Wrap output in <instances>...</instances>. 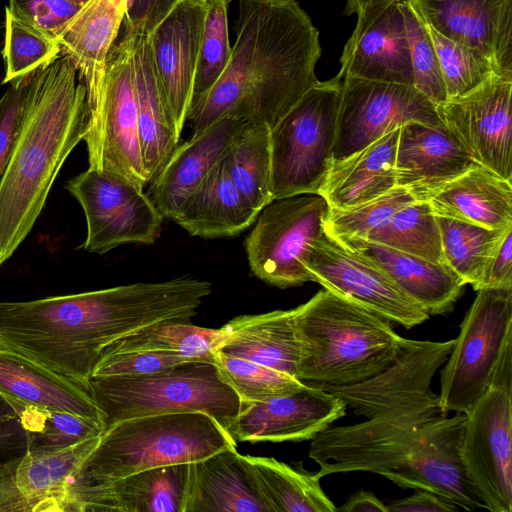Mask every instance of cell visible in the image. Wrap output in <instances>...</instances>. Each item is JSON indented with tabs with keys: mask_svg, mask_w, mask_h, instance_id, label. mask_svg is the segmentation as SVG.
Masks as SVG:
<instances>
[{
	"mask_svg": "<svg viewBox=\"0 0 512 512\" xmlns=\"http://www.w3.org/2000/svg\"><path fill=\"white\" fill-rule=\"evenodd\" d=\"M454 339H407L395 362L367 380L319 387L338 396L366 420L330 425L312 439L316 475L369 472L404 489L430 491L462 509L484 505L464 470L460 444L466 415L449 417L431 388Z\"/></svg>",
	"mask_w": 512,
	"mask_h": 512,
	"instance_id": "1",
	"label": "cell"
},
{
	"mask_svg": "<svg viewBox=\"0 0 512 512\" xmlns=\"http://www.w3.org/2000/svg\"><path fill=\"white\" fill-rule=\"evenodd\" d=\"M212 293L183 276L24 302H0V345L88 389L102 351L166 320H189Z\"/></svg>",
	"mask_w": 512,
	"mask_h": 512,
	"instance_id": "2",
	"label": "cell"
},
{
	"mask_svg": "<svg viewBox=\"0 0 512 512\" xmlns=\"http://www.w3.org/2000/svg\"><path fill=\"white\" fill-rule=\"evenodd\" d=\"M235 32L226 69L190 107L191 137L225 117L272 129L319 82V31L296 0H240Z\"/></svg>",
	"mask_w": 512,
	"mask_h": 512,
	"instance_id": "3",
	"label": "cell"
},
{
	"mask_svg": "<svg viewBox=\"0 0 512 512\" xmlns=\"http://www.w3.org/2000/svg\"><path fill=\"white\" fill-rule=\"evenodd\" d=\"M61 54L34 71L22 127L0 180V267L28 236L66 158L83 141L86 89Z\"/></svg>",
	"mask_w": 512,
	"mask_h": 512,
	"instance_id": "4",
	"label": "cell"
},
{
	"mask_svg": "<svg viewBox=\"0 0 512 512\" xmlns=\"http://www.w3.org/2000/svg\"><path fill=\"white\" fill-rule=\"evenodd\" d=\"M296 378L317 387L357 384L390 367L407 342L391 322L326 289L292 309Z\"/></svg>",
	"mask_w": 512,
	"mask_h": 512,
	"instance_id": "5",
	"label": "cell"
},
{
	"mask_svg": "<svg viewBox=\"0 0 512 512\" xmlns=\"http://www.w3.org/2000/svg\"><path fill=\"white\" fill-rule=\"evenodd\" d=\"M237 442L203 412L147 415L106 428L74 485L118 479L146 469L194 463Z\"/></svg>",
	"mask_w": 512,
	"mask_h": 512,
	"instance_id": "6",
	"label": "cell"
},
{
	"mask_svg": "<svg viewBox=\"0 0 512 512\" xmlns=\"http://www.w3.org/2000/svg\"><path fill=\"white\" fill-rule=\"evenodd\" d=\"M88 390L103 413L104 428L130 418L203 412L227 432L241 399L209 361H187L142 376L92 377Z\"/></svg>",
	"mask_w": 512,
	"mask_h": 512,
	"instance_id": "7",
	"label": "cell"
},
{
	"mask_svg": "<svg viewBox=\"0 0 512 512\" xmlns=\"http://www.w3.org/2000/svg\"><path fill=\"white\" fill-rule=\"evenodd\" d=\"M491 387L512 391V289L477 290L440 372L441 409L466 414Z\"/></svg>",
	"mask_w": 512,
	"mask_h": 512,
	"instance_id": "8",
	"label": "cell"
},
{
	"mask_svg": "<svg viewBox=\"0 0 512 512\" xmlns=\"http://www.w3.org/2000/svg\"><path fill=\"white\" fill-rule=\"evenodd\" d=\"M341 79L319 81L271 129L273 200L318 194L332 163Z\"/></svg>",
	"mask_w": 512,
	"mask_h": 512,
	"instance_id": "9",
	"label": "cell"
},
{
	"mask_svg": "<svg viewBox=\"0 0 512 512\" xmlns=\"http://www.w3.org/2000/svg\"><path fill=\"white\" fill-rule=\"evenodd\" d=\"M86 106L88 168L144 188L150 181L139 144L131 36L123 35L110 49L101 90Z\"/></svg>",
	"mask_w": 512,
	"mask_h": 512,
	"instance_id": "10",
	"label": "cell"
},
{
	"mask_svg": "<svg viewBox=\"0 0 512 512\" xmlns=\"http://www.w3.org/2000/svg\"><path fill=\"white\" fill-rule=\"evenodd\" d=\"M329 211L318 194L272 200L260 211L245 240L251 272L281 289L313 281L304 260L309 247L325 231Z\"/></svg>",
	"mask_w": 512,
	"mask_h": 512,
	"instance_id": "11",
	"label": "cell"
},
{
	"mask_svg": "<svg viewBox=\"0 0 512 512\" xmlns=\"http://www.w3.org/2000/svg\"><path fill=\"white\" fill-rule=\"evenodd\" d=\"M65 188L84 211L85 251L105 254L123 244H153L158 239L164 216L134 183L88 168L69 179Z\"/></svg>",
	"mask_w": 512,
	"mask_h": 512,
	"instance_id": "12",
	"label": "cell"
},
{
	"mask_svg": "<svg viewBox=\"0 0 512 512\" xmlns=\"http://www.w3.org/2000/svg\"><path fill=\"white\" fill-rule=\"evenodd\" d=\"M341 81L332 161L350 156L409 122L443 124L436 105L415 86L353 77Z\"/></svg>",
	"mask_w": 512,
	"mask_h": 512,
	"instance_id": "13",
	"label": "cell"
},
{
	"mask_svg": "<svg viewBox=\"0 0 512 512\" xmlns=\"http://www.w3.org/2000/svg\"><path fill=\"white\" fill-rule=\"evenodd\" d=\"M314 282L406 329L429 315L369 259L326 231L309 247L304 260Z\"/></svg>",
	"mask_w": 512,
	"mask_h": 512,
	"instance_id": "14",
	"label": "cell"
},
{
	"mask_svg": "<svg viewBox=\"0 0 512 512\" xmlns=\"http://www.w3.org/2000/svg\"><path fill=\"white\" fill-rule=\"evenodd\" d=\"M511 392L489 388L465 414L461 437L464 470L491 512L512 511Z\"/></svg>",
	"mask_w": 512,
	"mask_h": 512,
	"instance_id": "15",
	"label": "cell"
},
{
	"mask_svg": "<svg viewBox=\"0 0 512 512\" xmlns=\"http://www.w3.org/2000/svg\"><path fill=\"white\" fill-rule=\"evenodd\" d=\"M512 74H494L472 92L436 106L470 158L512 180Z\"/></svg>",
	"mask_w": 512,
	"mask_h": 512,
	"instance_id": "16",
	"label": "cell"
},
{
	"mask_svg": "<svg viewBox=\"0 0 512 512\" xmlns=\"http://www.w3.org/2000/svg\"><path fill=\"white\" fill-rule=\"evenodd\" d=\"M99 439L0 462V512H80L73 486Z\"/></svg>",
	"mask_w": 512,
	"mask_h": 512,
	"instance_id": "17",
	"label": "cell"
},
{
	"mask_svg": "<svg viewBox=\"0 0 512 512\" xmlns=\"http://www.w3.org/2000/svg\"><path fill=\"white\" fill-rule=\"evenodd\" d=\"M355 28L343 47L336 75L414 86L401 0H359Z\"/></svg>",
	"mask_w": 512,
	"mask_h": 512,
	"instance_id": "18",
	"label": "cell"
},
{
	"mask_svg": "<svg viewBox=\"0 0 512 512\" xmlns=\"http://www.w3.org/2000/svg\"><path fill=\"white\" fill-rule=\"evenodd\" d=\"M336 395L304 384L298 390L266 401L241 402V409L227 433L235 442H301L347 414Z\"/></svg>",
	"mask_w": 512,
	"mask_h": 512,
	"instance_id": "19",
	"label": "cell"
},
{
	"mask_svg": "<svg viewBox=\"0 0 512 512\" xmlns=\"http://www.w3.org/2000/svg\"><path fill=\"white\" fill-rule=\"evenodd\" d=\"M205 0H180L148 35L155 72L181 135L193 98Z\"/></svg>",
	"mask_w": 512,
	"mask_h": 512,
	"instance_id": "20",
	"label": "cell"
},
{
	"mask_svg": "<svg viewBox=\"0 0 512 512\" xmlns=\"http://www.w3.org/2000/svg\"><path fill=\"white\" fill-rule=\"evenodd\" d=\"M426 24L512 74V0H410Z\"/></svg>",
	"mask_w": 512,
	"mask_h": 512,
	"instance_id": "21",
	"label": "cell"
},
{
	"mask_svg": "<svg viewBox=\"0 0 512 512\" xmlns=\"http://www.w3.org/2000/svg\"><path fill=\"white\" fill-rule=\"evenodd\" d=\"M445 124L409 122L400 127L396 186L420 201H428L452 180L475 166Z\"/></svg>",
	"mask_w": 512,
	"mask_h": 512,
	"instance_id": "22",
	"label": "cell"
},
{
	"mask_svg": "<svg viewBox=\"0 0 512 512\" xmlns=\"http://www.w3.org/2000/svg\"><path fill=\"white\" fill-rule=\"evenodd\" d=\"M191 464V463H190ZM190 464L73 486L80 512H184Z\"/></svg>",
	"mask_w": 512,
	"mask_h": 512,
	"instance_id": "23",
	"label": "cell"
},
{
	"mask_svg": "<svg viewBox=\"0 0 512 512\" xmlns=\"http://www.w3.org/2000/svg\"><path fill=\"white\" fill-rule=\"evenodd\" d=\"M244 122L225 117L172 151L151 181L150 198L160 213L174 220L185 200L222 159Z\"/></svg>",
	"mask_w": 512,
	"mask_h": 512,
	"instance_id": "24",
	"label": "cell"
},
{
	"mask_svg": "<svg viewBox=\"0 0 512 512\" xmlns=\"http://www.w3.org/2000/svg\"><path fill=\"white\" fill-rule=\"evenodd\" d=\"M184 512H272L236 447L190 464Z\"/></svg>",
	"mask_w": 512,
	"mask_h": 512,
	"instance_id": "25",
	"label": "cell"
},
{
	"mask_svg": "<svg viewBox=\"0 0 512 512\" xmlns=\"http://www.w3.org/2000/svg\"><path fill=\"white\" fill-rule=\"evenodd\" d=\"M0 396L7 403L70 413L104 425L103 413L87 388L1 345Z\"/></svg>",
	"mask_w": 512,
	"mask_h": 512,
	"instance_id": "26",
	"label": "cell"
},
{
	"mask_svg": "<svg viewBox=\"0 0 512 512\" xmlns=\"http://www.w3.org/2000/svg\"><path fill=\"white\" fill-rule=\"evenodd\" d=\"M342 243L377 265L429 316L452 311L466 285L446 264H436L364 239Z\"/></svg>",
	"mask_w": 512,
	"mask_h": 512,
	"instance_id": "27",
	"label": "cell"
},
{
	"mask_svg": "<svg viewBox=\"0 0 512 512\" xmlns=\"http://www.w3.org/2000/svg\"><path fill=\"white\" fill-rule=\"evenodd\" d=\"M400 128L350 156L332 161L318 191L330 209H348L396 187L395 159Z\"/></svg>",
	"mask_w": 512,
	"mask_h": 512,
	"instance_id": "28",
	"label": "cell"
},
{
	"mask_svg": "<svg viewBox=\"0 0 512 512\" xmlns=\"http://www.w3.org/2000/svg\"><path fill=\"white\" fill-rule=\"evenodd\" d=\"M126 0H90L57 37L61 54L68 56L86 99L95 97L103 85L106 62L123 22Z\"/></svg>",
	"mask_w": 512,
	"mask_h": 512,
	"instance_id": "29",
	"label": "cell"
},
{
	"mask_svg": "<svg viewBox=\"0 0 512 512\" xmlns=\"http://www.w3.org/2000/svg\"><path fill=\"white\" fill-rule=\"evenodd\" d=\"M258 215L232 182L223 156L185 200L173 221L192 236L215 239L242 233Z\"/></svg>",
	"mask_w": 512,
	"mask_h": 512,
	"instance_id": "30",
	"label": "cell"
},
{
	"mask_svg": "<svg viewBox=\"0 0 512 512\" xmlns=\"http://www.w3.org/2000/svg\"><path fill=\"white\" fill-rule=\"evenodd\" d=\"M137 100L138 136L143 165L151 182L178 145L177 132L163 96L148 35H129Z\"/></svg>",
	"mask_w": 512,
	"mask_h": 512,
	"instance_id": "31",
	"label": "cell"
},
{
	"mask_svg": "<svg viewBox=\"0 0 512 512\" xmlns=\"http://www.w3.org/2000/svg\"><path fill=\"white\" fill-rule=\"evenodd\" d=\"M436 216L489 229L512 225V185L476 164L428 200Z\"/></svg>",
	"mask_w": 512,
	"mask_h": 512,
	"instance_id": "32",
	"label": "cell"
},
{
	"mask_svg": "<svg viewBox=\"0 0 512 512\" xmlns=\"http://www.w3.org/2000/svg\"><path fill=\"white\" fill-rule=\"evenodd\" d=\"M222 329L226 337L219 352L296 377L299 346L292 309L237 316Z\"/></svg>",
	"mask_w": 512,
	"mask_h": 512,
	"instance_id": "33",
	"label": "cell"
},
{
	"mask_svg": "<svg viewBox=\"0 0 512 512\" xmlns=\"http://www.w3.org/2000/svg\"><path fill=\"white\" fill-rule=\"evenodd\" d=\"M225 337L222 327H200L189 320L160 321L115 340L102 351L100 358L123 352L148 351L213 362V355L219 350Z\"/></svg>",
	"mask_w": 512,
	"mask_h": 512,
	"instance_id": "34",
	"label": "cell"
},
{
	"mask_svg": "<svg viewBox=\"0 0 512 512\" xmlns=\"http://www.w3.org/2000/svg\"><path fill=\"white\" fill-rule=\"evenodd\" d=\"M272 512H335L316 473L300 471L273 457L244 455Z\"/></svg>",
	"mask_w": 512,
	"mask_h": 512,
	"instance_id": "35",
	"label": "cell"
},
{
	"mask_svg": "<svg viewBox=\"0 0 512 512\" xmlns=\"http://www.w3.org/2000/svg\"><path fill=\"white\" fill-rule=\"evenodd\" d=\"M270 131L244 122L224 155L232 182L259 213L273 200Z\"/></svg>",
	"mask_w": 512,
	"mask_h": 512,
	"instance_id": "36",
	"label": "cell"
},
{
	"mask_svg": "<svg viewBox=\"0 0 512 512\" xmlns=\"http://www.w3.org/2000/svg\"><path fill=\"white\" fill-rule=\"evenodd\" d=\"M445 264L473 288L484 267L512 225L489 229L465 221L436 216Z\"/></svg>",
	"mask_w": 512,
	"mask_h": 512,
	"instance_id": "37",
	"label": "cell"
},
{
	"mask_svg": "<svg viewBox=\"0 0 512 512\" xmlns=\"http://www.w3.org/2000/svg\"><path fill=\"white\" fill-rule=\"evenodd\" d=\"M436 264H445L440 229L428 201H416L397 211L364 239Z\"/></svg>",
	"mask_w": 512,
	"mask_h": 512,
	"instance_id": "38",
	"label": "cell"
},
{
	"mask_svg": "<svg viewBox=\"0 0 512 512\" xmlns=\"http://www.w3.org/2000/svg\"><path fill=\"white\" fill-rule=\"evenodd\" d=\"M26 434L28 451L54 452L101 435L104 425L78 415L8 403Z\"/></svg>",
	"mask_w": 512,
	"mask_h": 512,
	"instance_id": "39",
	"label": "cell"
},
{
	"mask_svg": "<svg viewBox=\"0 0 512 512\" xmlns=\"http://www.w3.org/2000/svg\"><path fill=\"white\" fill-rule=\"evenodd\" d=\"M61 55L56 39L15 17L5 9L3 84L46 67Z\"/></svg>",
	"mask_w": 512,
	"mask_h": 512,
	"instance_id": "40",
	"label": "cell"
},
{
	"mask_svg": "<svg viewBox=\"0 0 512 512\" xmlns=\"http://www.w3.org/2000/svg\"><path fill=\"white\" fill-rule=\"evenodd\" d=\"M213 363L241 402L266 401L298 390L305 384L284 372L219 351L214 353Z\"/></svg>",
	"mask_w": 512,
	"mask_h": 512,
	"instance_id": "41",
	"label": "cell"
},
{
	"mask_svg": "<svg viewBox=\"0 0 512 512\" xmlns=\"http://www.w3.org/2000/svg\"><path fill=\"white\" fill-rule=\"evenodd\" d=\"M232 0H205V17L192 103L215 85L230 60L228 7Z\"/></svg>",
	"mask_w": 512,
	"mask_h": 512,
	"instance_id": "42",
	"label": "cell"
},
{
	"mask_svg": "<svg viewBox=\"0 0 512 512\" xmlns=\"http://www.w3.org/2000/svg\"><path fill=\"white\" fill-rule=\"evenodd\" d=\"M416 202L405 188L396 186L387 193L360 205L330 209L324 228L333 238L343 242L365 239L368 234L385 225L404 206Z\"/></svg>",
	"mask_w": 512,
	"mask_h": 512,
	"instance_id": "43",
	"label": "cell"
},
{
	"mask_svg": "<svg viewBox=\"0 0 512 512\" xmlns=\"http://www.w3.org/2000/svg\"><path fill=\"white\" fill-rule=\"evenodd\" d=\"M428 30L439 59L448 99L462 97L494 74H499L493 64L476 50L444 37L429 26Z\"/></svg>",
	"mask_w": 512,
	"mask_h": 512,
	"instance_id": "44",
	"label": "cell"
},
{
	"mask_svg": "<svg viewBox=\"0 0 512 512\" xmlns=\"http://www.w3.org/2000/svg\"><path fill=\"white\" fill-rule=\"evenodd\" d=\"M410 45L414 86L436 106L448 99L428 26L410 0H401Z\"/></svg>",
	"mask_w": 512,
	"mask_h": 512,
	"instance_id": "45",
	"label": "cell"
},
{
	"mask_svg": "<svg viewBox=\"0 0 512 512\" xmlns=\"http://www.w3.org/2000/svg\"><path fill=\"white\" fill-rule=\"evenodd\" d=\"M33 73L11 81L0 98V180L22 127Z\"/></svg>",
	"mask_w": 512,
	"mask_h": 512,
	"instance_id": "46",
	"label": "cell"
},
{
	"mask_svg": "<svg viewBox=\"0 0 512 512\" xmlns=\"http://www.w3.org/2000/svg\"><path fill=\"white\" fill-rule=\"evenodd\" d=\"M83 6L67 0H9L6 8L21 21L57 39Z\"/></svg>",
	"mask_w": 512,
	"mask_h": 512,
	"instance_id": "47",
	"label": "cell"
},
{
	"mask_svg": "<svg viewBox=\"0 0 512 512\" xmlns=\"http://www.w3.org/2000/svg\"><path fill=\"white\" fill-rule=\"evenodd\" d=\"M197 361L164 352H123L103 356L96 364L92 377L142 376L165 370L171 366Z\"/></svg>",
	"mask_w": 512,
	"mask_h": 512,
	"instance_id": "48",
	"label": "cell"
},
{
	"mask_svg": "<svg viewBox=\"0 0 512 512\" xmlns=\"http://www.w3.org/2000/svg\"><path fill=\"white\" fill-rule=\"evenodd\" d=\"M180 0H126L124 35H149Z\"/></svg>",
	"mask_w": 512,
	"mask_h": 512,
	"instance_id": "49",
	"label": "cell"
},
{
	"mask_svg": "<svg viewBox=\"0 0 512 512\" xmlns=\"http://www.w3.org/2000/svg\"><path fill=\"white\" fill-rule=\"evenodd\" d=\"M512 289V229L508 230L488 259L474 290Z\"/></svg>",
	"mask_w": 512,
	"mask_h": 512,
	"instance_id": "50",
	"label": "cell"
},
{
	"mask_svg": "<svg viewBox=\"0 0 512 512\" xmlns=\"http://www.w3.org/2000/svg\"><path fill=\"white\" fill-rule=\"evenodd\" d=\"M28 451L26 434L10 405L0 396V462Z\"/></svg>",
	"mask_w": 512,
	"mask_h": 512,
	"instance_id": "51",
	"label": "cell"
},
{
	"mask_svg": "<svg viewBox=\"0 0 512 512\" xmlns=\"http://www.w3.org/2000/svg\"><path fill=\"white\" fill-rule=\"evenodd\" d=\"M386 507L388 512H454L460 508L456 504L422 489H416L411 496L390 501Z\"/></svg>",
	"mask_w": 512,
	"mask_h": 512,
	"instance_id": "52",
	"label": "cell"
},
{
	"mask_svg": "<svg viewBox=\"0 0 512 512\" xmlns=\"http://www.w3.org/2000/svg\"><path fill=\"white\" fill-rule=\"evenodd\" d=\"M336 511L341 512H388L386 504L379 500L372 492L359 490L353 493L348 500Z\"/></svg>",
	"mask_w": 512,
	"mask_h": 512,
	"instance_id": "53",
	"label": "cell"
},
{
	"mask_svg": "<svg viewBox=\"0 0 512 512\" xmlns=\"http://www.w3.org/2000/svg\"><path fill=\"white\" fill-rule=\"evenodd\" d=\"M359 0H348L347 6H346V14L354 13V9L357 5Z\"/></svg>",
	"mask_w": 512,
	"mask_h": 512,
	"instance_id": "54",
	"label": "cell"
},
{
	"mask_svg": "<svg viewBox=\"0 0 512 512\" xmlns=\"http://www.w3.org/2000/svg\"><path fill=\"white\" fill-rule=\"evenodd\" d=\"M69 2H72V3H75V4H79V5H85L86 3H88L90 0H67Z\"/></svg>",
	"mask_w": 512,
	"mask_h": 512,
	"instance_id": "55",
	"label": "cell"
}]
</instances>
